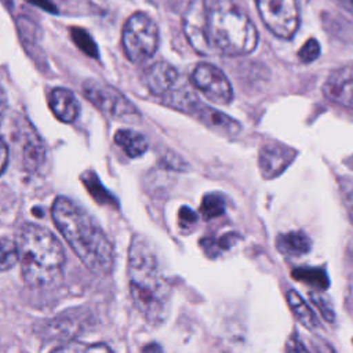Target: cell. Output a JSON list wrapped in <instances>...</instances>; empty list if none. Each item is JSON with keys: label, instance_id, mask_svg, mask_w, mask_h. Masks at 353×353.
I'll list each match as a JSON object with an SVG mask.
<instances>
[{"label": "cell", "instance_id": "6da1fadb", "mask_svg": "<svg viewBox=\"0 0 353 353\" xmlns=\"http://www.w3.org/2000/svg\"><path fill=\"white\" fill-rule=\"evenodd\" d=\"M189 44L201 55H247L258 44L255 25L232 0H193L182 18Z\"/></svg>", "mask_w": 353, "mask_h": 353}, {"label": "cell", "instance_id": "7a4b0ae2", "mask_svg": "<svg viewBox=\"0 0 353 353\" xmlns=\"http://www.w3.org/2000/svg\"><path fill=\"white\" fill-rule=\"evenodd\" d=\"M51 215L69 247L92 274L110 273L114 262L113 245L90 214L59 196L51 207Z\"/></svg>", "mask_w": 353, "mask_h": 353}, {"label": "cell", "instance_id": "3957f363", "mask_svg": "<svg viewBox=\"0 0 353 353\" xmlns=\"http://www.w3.org/2000/svg\"><path fill=\"white\" fill-rule=\"evenodd\" d=\"M127 274L130 294L138 312L149 323H161L168 314L171 288L154 251L142 236H135L131 241Z\"/></svg>", "mask_w": 353, "mask_h": 353}, {"label": "cell", "instance_id": "277c9868", "mask_svg": "<svg viewBox=\"0 0 353 353\" xmlns=\"http://www.w3.org/2000/svg\"><path fill=\"white\" fill-rule=\"evenodd\" d=\"M18 261L22 277L30 287H46L62 272L65 251L58 239L46 228L25 223L17 234Z\"/></svg>", "mask_w": 353, "mask_h": 353}, {"label": "cell", "instance_id": "5b68a950", "mask_svg": "<svg viewBox=\"0 0 353 353\" xmlns=\"http://www.w3.org/2000/svg\"><path fill=\"white\" fill-rule=\"evenodd\" d=\"M121 44L131 62L139 63L149 59L159 46L157 25L148 14L134 12L124 23Z\"/></svg>", "mask_w": 353, "mask_h": 353}, {"label": "cell", "instance_id": "8992f818", "mask_svg": "<svg viewBox=\"0 0 353 353\" xmlns=\"http://www.w3.org/2000/svg\"><path fill=\"white\" fill-rule=\"evenodd\" d=\"M83 94L99 112L110 119L127 123L138 121L141 119L134 103L105 81L95 79L85 80L83 84Z\"/></svg>", "mask_w": 353, "mask_h": 353}, {"label": "cell", "instance_id": "52a82bcc", "mask_svg": "<svg viewBox=\"0 0 353 353\" xmlns=\"http://www.w3.org/2000/svg\"><path fill=\"white\" fill-rule=\"evenodd\" d=\"M263 25L277 37L290 39L299 25L296 0H255Z\"/></svg>", "mask_w": 353, "mask_h": 353}, {"label": "cell", "instance_id": "ba28073f", "mask_svg": "<svg viewBox=\"0 0 353 353\" xmlns=\"http://www.w3.org/2000/svg\"><path fill=\"white\" fill-rule=\"evenodd\" d=\"M192 84L212 103L228 105L233 98L232 85L223 72L211 63H199L192 74Z\"/></svg>", "mask_w": 353, "mask_h": 353}, {"label": "cell", "instance_id": "9c48e42d", "mask_svg": "<svg viewBox=\"0 0 353 353\" xmlns=\"http://www.w3.org/2000/svg\"><path fill=\"white\" fill-rule=\"evenodd\" d=\"M323 92L330 101L353 109V62L331 72L324 81Z\"/></svg>", "mask_w": 353, "mask_h": 353}, {"label": "cell", "instance_id": "30bf717a", "mask_svg": "<svg viewBox=\"0 0 353 353\" xmlns=\"http://www.w3.org/2000/svg\"><path fill=\"white\" fill-rule=\"evenodd\" d=\"M182 77L168 62L152 63L143 73V83L149 92L161 101L179 84Z\"/></svg>", "mask_w": 353, "mask_h": 353}, {"label": "cell", "instance_id": "8fae6325", "mask_svg": "<svg viewBox=\"0 0 353 353\" xmlns=\"http://www.w3.org/2000/svg\"><path fill=\"white\" fill-rule=\"evenodd\" d=\"M48 106L54 116L62 123H72L76 120L80 106L74 94L70 90L57 87L48 92Z\"/></svg>", "mask_w": 353, "mask_h": 353}, {"label": "cell", "instance_id": "7c38bea8", "mask_svg": "<svg viewBox=\"0 0 353 353\" xmlns=\"http://www.w3.org/2000/svg\"><path fill=\"white\" fill-rule=\"evenodd\" d=\"M292 150L280 145L263 146L259 153V167L265 176L273 178L283 172V170L291 163Z\"/></svg>", "mask_w": 353, "mask_h": 353}, {"label": "cell", "instance_id": "4fadbf2b", "mask_svg": "<svg viewBox=\"0 0 353 353\" xmlns=\"http://www.w3.org/2000/svg\"><path fill=\"white\" fill-rule=\"evenodd\" d=\"M194 117L201 121L205 127L212 128L216 132L233 137L240 132V124L229 117L228 114L211 108V106H204L201 105L199 110L194 113Z\"/></svg>", "mask_w": 353, "mask_h": 353}, {"label": "cell", "instance_id": "5bb4252c", "mask_svg": "<svg viewBox=\"0 0 353 353\" xmlns=\"http://www.w3.org/2000/svg\"><path fill=\"white\" fill-rule=\"evenodd\" d=\"M276 245L277 250L284 255L301 256L310 250L312 243L306 233L301 230H294L279 234L276 239Z\"/></svg>", "mask_w": 353, "mask_h": 353}, {"label": "cell", "instance_id": "9a60e30c", "mask_svg": "<svg viewBox=\"0 0 353 353\" xmlns=\"http://www.w3.org/2000/svg\"><path fill=\"white\" fill-rule=\"evenodd\" d=\"M114 142L124 150L128 157H138L148 149L145 137L134 130L123 128L114 134Z\"/></svg>", "mask_w": 353, "mask_h": 353}, {"label": "cell", "instance_id": "2e32d148", "mask_svg": "<svg viewBox=\"0 0 353 353\" xmlns=\"http://www.w3.org/2000/svg\"><path fill=\"white\" fill-rule=\"evenodd\" d=\"M287 302L291 307V312L294 313V316L299 320V323L302 325H305L309 330H314L319 327L317 316L314 314L312 307L302 299V296L296 291L290 290L287 292Z\"/></svg>", "mask_w": 353, "mask_h": 353}, {"label": "cell", "instance_id": "e0dca14e", "mask_svg": "<svg viewBox=\"0 0 353 353\" xmlns=\"http://www.w3.org/2000/svg\"><path fill=\"white\" fill-rule=\"evenodd\" d=\"M200 212L205 219H212L225 212V200L218 193H208L203 197Z\"/></svg>", "mask_w": 353, "mask_h": 353}, {"label": "cell", "instance_id": "ac0fdd59", "mask_svg": "<svg viewBox=\"0 0 353 353\" xmlns=\"http://www.w3.org/2000/svg\"><path fill=\"white\" fill-rule=\"evenodd\" d=\"M50 353H112V350L103 343L87 345L83 342H68L55 347Z\"/></svg>", "mask_w": 353, "mask_h": 353}, {"label": "cell", "instance_id": "d6986e66", "mask_svg": "<svg viewBox=\"0 0 353 353\" xmlns=\"http://www.w3.org/2000/svg\"><path fill=\"white\" fill-rule=\"evenodd\" d=\"M18 261V250L15 241L0 237V272L11 269Z\"/></svg>", "mask_w": 353, "mask_h": 353}, {"label": "cell", "instance_id": "ffe728a7", "mask_svg": "<svg viewBox=\"0 0 353 353\" xmlns=\"http://www.w3.org/2000/svg\"><path fill=\"white\" fill-rule=\"evenodd\" d=\"M294 277L307 284L324 288L327 285L325 273L320 269H298L294 272Z\"/></svg>", "mask_w": 353, "mask_h": 353}, {"label": "cell", "instance_id": "44dd1931", "mask_svg": "<svg viewBox=\"0 0 353 353\" xmlns=\"http://www.w3.org/2000/svg\"><path fill=\"white\" fill-rule=\"evenodd\" d=\"M72 37L74 40V43L88 55L91 57H98L97 54V47H95V43L92 41V39L88 36L87 32H84L83 29H79V28H74L72 30Z\"/></svg>", "mask_w": 353, "mask_h": 353}, {"label": "cell", "instance_id": "7402d4cb", "mask_svg": "<svg viewBox=\"0 0 353 353\" xmlns=\"http://www.w3.org/2000/svg\"><path fill=\"white\" fill-rule=\"evenodd\" d=\"M320 55V44L316 39H309L298 51V57L302 62L309 63Z\"/></svg>", "mask_w": 353, "mask_h": 353}, {"label": "cell", "instance_id": "603a6c76", "mask_svg": "<svg viewBox=\"0 0 353 353\" xmlns=\"http://www.w3.org/2000/svg\"><path fill=\"white\" fill-rule=\"evenodd\" d=\"M285 353H310L301 338L296 334H292L285 342Z\"/></svg>", "mask_w": 353, "mask_h": 353}, {"label": "cell", "instance_id": "cb8c5ba5", "mask_svg": "<svg viewBox=\"0 0 353 353\" xmlns=\"http://www.w3.org/2000/svg\"><path fill=\"white\" fill-rule=\"evenodd\" d=\"M178 218H179V223H181L182 226L193 225V223L196 222V214H194L190 208H188V207H182V208L179 210Z\"/></svg>", "mask_w": 353, "mask_h": 353}, {"label": "cell", "instance_id": "d4e9b609", "mask_svg": "<svg viewBox=\"0 0 353 353\" xmlns=\"http://www.w3.org/2000/svg\"><path fill=\"white\" fill-rule=\"evenodd\" d=\"M7 163H8V146L3 139H0V175L3 174Z\"/></svg>", "mask_w": 353, "mask_h": 353}, {"label": "cell", "instance_id": "484cf974", "mask_svg": "<svg viewBox=\"0 0 353 353\" xmlns=\"http://www.w3.org/2000/svg\"><path fill=\"white\" fill-rule=\"evenodd\" d=\"M345 204H346L347 214H349L350 219L353 221V186H350L345 193Z\"/></svg>", "mask_w": 353, "mask_h": 353}, {"label": "cell", "instance_id": "4316f807", "mask_svg": "<svg viewBox=\"0 0 353 353\" xmlns=\"http://www.w3.org/2000/svg\"><path fill=\"white\" fill-rule=\"evenodd\" d=\"M6 105H7V98H6V92L3 90V87L0 85V121L3 119V114L6 112Z\"/></svg>", "mask_w": 353, "mask_h": 353}, {"label": "cell", "instance_id": "83f0119b", "mask_svg": "<svg viewBox=\"0 0 353 353\" xmlns=\"http://www.w3.org/2000/svg\"><path fill=\"white\" fill-rule=\"evenodd\" d=\"M142 353H163L160 345L157 343H149L142 349Z\"/></svg>", "mask_w": 353, "mask_h": 353}, {"label": "cell", "instance_id": "f1b7e54d", "mask_svg": "<svg viewBox=\"0 0 353 353\" xmlns=\"http://www.w3.org/2000/svg\"><path fill=\"white\" fill-rule=\"evenodd\" d=\"M345 10L353 14V0H336Z\"/></svg>", "mask_w": 353, "mask_h": 353}]
</instances>
